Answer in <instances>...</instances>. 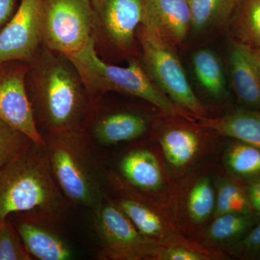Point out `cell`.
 <instances>
[{
	"label": "cell",
	"mask_w": 260,
	"mask_h": 260,
	"mask_svg": "<svg viewBox=\"0 0 260 260\" xmlns=\"http://www.w3.org/2000/svg\"><path fill=\"white\" fill-rule=\"evenodd\" d=\"M25 85L38 127L46 135L83 129L90 103L69 58L41 46L30 61Z\"/></svg>",
	"instance_id": "6da1fadb"
},
{
	"label": "cell",
	"mask_w": 260,
	"mask_h": 260,
	"mask_svg": "<svg viewBox=\"0 0 260 260\" xmlns=\"http://www.w3.org/2000/svg\"><path fill=\"white\" fill-rule=\"evenodd\" d=\"M42 149L32 143L0 167V223L12 213L53 215L66 208Z\"/></svg>",
	"instance_id": "7a4b0ae2"
},
{
	"label": "cell",
	"mask_w": 260,
	"mask_h": 260,
	"mask_svg": "<svg viewBox=\"0 0 260 260\" xmlns=\"http://www.w3.org/2000/svg\"><path fill=\"white\" fill-rule=\"evenodd\" d=\"M68 58L79 73L90 104L108 92H116L146 101L167 115L191 123L197 120L162 93L135 56L128 59L127 67L110 64L99 55L92 39L83 51Z\"/></svg>",
	"instance_id": "3957f363"
},
{
	"label": "cell",
	"mask_w": 260,
	"mask_h": 260,
	"mask_svg": "<svg viewBox=\"0 0 260 260\" xmlns=\"http://www.w3.org/2000/svg\"><path fill=\"white\" fill-rule=\"evenodd\" d=\"M53 177L75 204L96 207L103 200L99 167L83 130L44 135Z\"/></svg>",
	"instance_id": "277c9868"
},
{
	"label": "cell",
	"mask_w": 260,
	"mask_h": 260,
	"mask_svg": "<svg viewBox=\"0 0 260 260\" xmlns=\"http://www.w3.org/2000/svg\"><path fill=\"white\" fill-rule=\"evenodd\" d=\"M140 61L157 87L173 102L196 118L208 114L191 88L174 47L140 25L137 32Z\"/></svg>",
	"instance_id": "5b68a950"
},
{
	"label": "cell",
	"mask_w": 260,
	"mask_h": 260,
	"mask_svg": "<svg viewBox=\"0 0 260 260\" xmlns=\"http://www.w3.org/2000/svg\"><path fill=\"white\" fill-rule=\"evenodd\" d=\"M92 38L101 57H133L141 24L142 0H89Z\"/></svg>",
	"instance_id": "8992f818"
},
{
	"label": "cell",
	"mask_w": 260,
	"mask_h": 260,
	"mask_svg": "<svg viewBox=\"0 0 260 260\" xmlns=\"http://www.w3.org/2000/svg\"><path fill=\"white\" fill-rule=\"evenodd\" d=\"M92 39L89 0H42V47L70 57L83 51Z\"/></svg>",
	"instance_id": "52a82bcc"
},
{
	"label": "cell",
	"mask_w": 260,
	"mask_h": 260,
	"mask_svg": "<svg viewBox=\"0 0 260 260\" xmlns=\"http://www.w3.org/2000/svg\"><path fill=\"white\" fill-rule=\"evenodd\" d=\"M95 208L94 225L104 257L114 260L158 259L165 246L143 236L117 204L102 200Z\"/></svg>",
	"instance_id": "ba28073f"
},
{
	"label": "cell",
	"mask_w": 260,
	"mask_h": 260,
	"mask_svg": "<svg viewBox=\"0 0 260 260\" xmlns=\"http://www.w3.org/2000/svg\"><path fill=\"white\" fill-rule=\"evenodd\" d=\"M30 62H0V119L44 148L46 142L38 127L27 93L25 78Z\"/></svg>",
	"instance_id": "9c48e42d"
},
{
	"label": "cell",
	"mask_w": 260,
	"mask_h": 260,
	"mask_svg": "<svg viewBox=\"0 0 260 260\" xmlns=\"http://www.w3.org/2000/svg\"><path fill=\"white\" fill-rule=\"evenodd\" d=\"M42 0H21L18 10L0 31V62H30L42 46Z\"/></svg>",
	"instance_id": "30bf717a"
},
{
	"label": "cell",
	"mask_w": 260,
	"mask_h": 260,
	"mask_svg": "<svg viewBox=\"0 0 260 260\" xmlns=\"http://www.w3.org/2000/svg\"><path fill=\"white\" fill-rule=\"evenodd\" d=\"M140 25L173 47L180 45L192 25L189 0H142Z\"/></svg>",
	"instance_id": "8fae6325"
},
{
	"label": "cell",
	"mask_w": 260,
	"mask_h": 260,
	"mask_svg": "<svg viewBox=\"0 0 260 260\" xmlns=\"http://www.w3.org/2000/svg\"><path fill=\"white\" fill-rule=\"evenodd\" d=\"M229 62L238 99L246 107L260 109V68L252 49L234 40Z\"/></svg>",
	"instance_id": "7c38bea8"
},
{
	"label": "cell",
	"mask_w": 260,
	"mask_h": 260,
	"mask_svg": "<svg viewBox=\"0 0 260 260\" xmlns=\"http://www.w3.org/2000/svg\"><path fill=\"white\" fill-rule=\"evenodd\" d=\"M118 206L145 237L164 246L198 248L179 235L150 205L134 199L118 200Z\"/></svg>",
	"instance_id": "4fadbf2b"
},
{
	"label": "cell",
	"mask_w": 260,
	"mask_h": 260,
	"mask_svg": "<svg viewBox=\"0 0 260 260\" xmlns=\"http://www.w3.org/2000/svg\"><path fill=\"white\" fill-rule=\"evenodd\" d=\"M199 127L213 130L223 136L234 138L260 149L259 111L239 109L218 118L198 119Z\"/></svg>",
	"instance_id": "5bb4252c"
},
{
	"label": "cell",
	"mask_w": 260,
	"mask_h": 260,
	"mask_svg": "<svg viewBox=\"0 0 260 260\" xmlns=\"http://www.w3.org/2000/svg\"><path fill=\"white\" fill-rule=\"evenodd\" d=\"M16 230L32 257L40 260H69L73 258V252L70 246L47 228L21 220L16 223Z\"/></svg>",
	"instance_id": "9a60e30c"
},
{
	"label": "cell",
	"mask_w": 260,
	"mask_h": 260,
	"mask_svg": "<svg viewBox=\"0 0 260 260\" xmlns=\"http://www.w3.org/2000/svg\"><path fill=\"white\" fill-rule=\"evenodd\" d=\"M143 116L129 112H116L103 115L93 126V135L99 143L112 145L138 139L147 131Z\"/></svg>",
	"instance_id": "2e32d148"
},
{
	"label": "cell",
	"mask_w": 260,
	"mask_h": 260,
	"mask_svg": "<svg viewBox=\"0 0 260 260\" xmlns=\"http://www.w3.org/2000/svg\"><path fill=\"white\" fill-rule=\"evenodd\" d=\"M120 169L127 181L140 189L152 191L161 187V169L156 157L148 150L130 152L121 160Z\"/></svg>",
	"instance_id": "e0dca14e"
},
{
	"label": "cell",
	"mask_w": 260,
	"mask_h": 260,
	"mask_svg": "<svg viewBox=\"0 0 260 260\" xmlns=\"http://www.w3.org/2000/svg\"><path fill=\"white\" fill-rule=\"evenodd\" d=\"M191 30L203 32L228 26L241 0H189Z\"/></svg>",
	"instance_id": "ac0fdd59"
},
{
	"label": "cell",
	"mask_w": 260,
	"mask_h": 260,
	"mask_svg": "<svg viewBox=\"0 0 260 260\" xmlns=\"http://www.w3.org/2000/svg\"><path fill=\"white\" fill-rule=\"evenodd\" d=\"M160 143L167 161L177 169L190 164L200 149L199 137L186 128L167 130L160 138Z\"/></svg>",
	"instance_id": "d6986e66"
},
{
	"label": "cell",
	"mask_w": 260,
	"mask_h": 260,
	"mask_svg": "<svg viewBox=\"0 0 260 260\" xmlns=\"http://www.w3.org/2000/svg\"><path fill=\"white\" fill-rule=\"evenodd\" d=\"M228 27L234 41L260 49V0H241Z\"/></svg>",
	"instance_id": "ffe728a7"
},
{
	"label": "cell",
	"mask_w": 260,
	"mask_h": 260,
	"mask_svg": "<svg viewBox=\"0 0 260 260\" xmlns=\"http://www.w3.org/2000/svg\"><path fill=\"white\" fill-rule=\"evenodd\" d=\"M192 63L200 85L213 96H221L225 90V77L216 54L208 49H200L193 55Z\"/></svg>",
	"instance_id": "44dd1931"
},
{
	"label": "cell",
	"mask_w": 260,
	"mask_h": 260,
	"mask_svg": "<svg viewBox=\"0 0 260 260\" xmlns=\"http://www.w3.org/2000/svg\"><path fill=\"white\" fill-rule=\"evenodd\" d=\"M255 223L254 213L223 214L215 217L208 228L207 237L213 242H232L244 237Z\"/></svg>",
	"instance_id": "7402d4cb"
},
{
	"label": "cell",
	"mask_w": 260,
	"mask_h": 260,
	"mask_svg": "<svg viewBox=\"0 0 260 260\" xmlns=\"http://www.w3.org/2000/svg\"><path fill=\"white\" fill-rule=\"evenodd\" d=\"M228 168L239 177L250 179L260 177V149L238 141L228 150Z\"/></svg>",
	"instance_id": "603a6c76"
},
{
	"label": "cell",
	"mask_w": 260,
	"mask_h": 260,
	"mask_svg": "<svg viewBox=\"0 0 260 260\" xmlns=\"http://www.w3.org/2000/svg\"><path fill=\"white\" fill-rule=\"evenodd\" d=\"M216 195L209 178H202L192 186L187 198V211L195 223L206 221L215 212Z\"/></svg>",
	"instance_id": "cb8c5ba5"
},
{
	"label": "cell",
	"mask_w": 260,
	"mask_h": 260,
	"mask_svg": "<svg viewBox=\"0 0 260 260\" xmlns=\"http://www.w3.org/2000/svg\"><path fill=\"white\" fill-rule=\"evenodd\" d=\"M246 191L237 183L225 181L219 186L214 217L226 213H253Z\"/></svg>",
	"instance_id": "d4e9b609"
},
{
	"label": "cell",
	"mask_w": 260,
	"mask_h": 260,
	"mask_svg": "<svg viewBox=\"0 0 260 260\" xmlns=\"http://www.w3.org/2000/svg\"><path fill=\"white\" fill-rule=\"evenodd\" d=\"M29 254L9 218L0 223V260H30Z\"/></svg>",
	"instance_id": "484cf974"
},
{
	"label": "cell",
	"mask_w": 260,
	"mask_h": 260,
	"mask_svg": "<svg viewBox=\"0 0 260 260\" xmlns=\"http://www.w3.org/2000/svg\"><path fill=\"white\" fill-rule=\"evenodd\" d=\"M32 143L23 133L0 119V167Z\"/></svg>",
	"instance_id": "4316f807"
},
{
	"label": "cell",
	"mask_w": 260,
	"mask_h": 260,
	"mask_svg": "<svg viewBox=\"0 0 260 260\" xmlns=\"http://www.w3.org/2000/svg\"><path fill=\"white\" fill-rule=\"evenodd\" d=\"M209 256L202 249L184 246H165L159 254V260H205Z\"/></svg>",
	"instance_id": "83f0119b"
},
{
	"label": "cell",
	"mask_w": 260,
	"mask_h": 260,
	"mask_svg": "<svg viewBox=\"0 0 260 260\" xmlns=\"http://www.w3.org/2000/svg\"><path fill=\"white\" fill-rule=\"evenodd\" d=\"M239 246L240 251L247 254L260 252V222L251 228Z\"/></svg>",
	"instance_id": "f1b7e54d"
},
{
	"label": "cell",
	"mask_w": 260,
	"mask_h": 260,
	"mask_svg": "<svg viewBox=\"0 0 260 260\" xmlns=\"http://www.w3.org/2000/svg\"><path fill=\"white\" fill-rule=\"evenodd\" d=\"M246 194L252 210L260 213V179L249 186Z\"/></svg>",
	"instance_id": "f546056e"
},
{
	"label": "cell",
	"mask_w": 260,
	"mask_h": 260,
	"mask_svg": "<svg viewBox=\"0 0 260 260\" xmlns=\"http://www.w3.org/2000/svg\"><path fill=\"white\" fill-rule=\"evenodd\" d=\"M14 9L15 0H0V28L9 21Z\"/></svg>",
	"instance_id": "4dcf8cb0"
},
{
	"label": "cell",
	"mask_w": 260,
	"mask_h": 260,
	"mask_svg": "<svg viewBox=\"0 0 260 260\" xmlns=\"http://www.w3.org/2000/svg\"><path fill=\"white\" fill-rule=\"evenodd\" d=\"M252 50L253 54H254V57H255L260 68V49H252Z\"/></svg>",
	"instance_id": "1f68e13d"
}]
</instances>
